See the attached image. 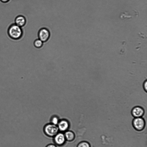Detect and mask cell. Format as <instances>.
<instances>
[{
	"instance_id": "4",
	"label": "cell",
	"mask_w": 147,
	"mask_h": 147,
	"mask_svg": "<svg viewBox=\"0 0 147 147\" xmlns=\"http://www.w3.org/2000/svg\"><path fill=\"white\" fill-rule=\"evenodd\" d=\"M38 38L44 43H45L49 40L50 36V33L47 28H42L38 31Z\"/></svg>"
},
{
	"instance_id": "9",
	"label": "cell",
	"mask_w": 147,
	"mask_h": 147,
	"mask_svg": "<svg viewBox=\"0 0 147 147\" xmlns=\"http://www.w3.org/2000/svg\"><path fill=\"white\" fill-rule=\"evenodd\" d=\"M66 140L71 142L75 139V136L74 133L72 131L67 130L64 134Z\"/></svg>"
},
{
	"instance_id": "2",
	"label": "cell",
	"mask_w": 147,
	"mask_h": 147,
	"mask_svg": "<svg viewBox=\"0 0 147 147\" xmlns=\"http://www.w3.org/2000/svg\"><path fill=\"white\" fill-rule=\"evenodd\" d=\"M8 33L12 38L17 39L22 36L23 32L21 27L15 24L13 25L9 28Z\"/></svg>"
},
{
	"instance_id": "1",
	"label": "cell",
	"mask_w": 147,
	"mask_h": 147,
	"mask_svg": "<svg viewBox=\"0 0 147 147\" xmlns=\"http://www.w3.org/2000/svg\"><path fill=\"white\" fill-rule=\"evenodd\" d=\"M43 131L47 136L53 137L59 132V130L57 125L51 123L47 124L44 126Z\"/></svg>"
},
{
	"instance_id": "5",
	"label": "cell",
	"mask_w": 147,
	"mask_h": 147,
	"mask_svg": "<svg viewBox=\"0 0 147 147\" xmlns=\"http://www.w3.org/2000/svg\"><path fill=\"white\" fill-rule=\"evenodd\" d=\"M53 138L55 144L58 146L64 145L66 141L64 134L62 132H58Z\"/></svg>"
},
{
	"instance_id": "14",
	"label": "cell",
	"mask_w": 147,
	"mask_h": 147,
	"mask_svg": "<svg viewBox=\"0 0 147 147\" xmlns=\"http://www.w3.org/2000/svg\"><path fill=\"white\" fill-rule=\"evenodd\" d=\"M45 147H57L55 144H50L47 145Z\"/></svg>"
},
{
	"instance_id": "12",
	"label": "cell",
	"mask_w": 147,
	"mask_h": 147,
	"mask_svg": "<svg viewBox=\"0 0 147 147\" xmlns=\"http://www.w3.org/2000/svg\"><path fill=\"white\" fill-rule=\"evenodd\" d=\"M59 120L57 117L56 116H53L51 119V123L55 125H57Z\"/></svg>"
},
{
	"instance_id": "15",
	"label": "cell",
	"mask_w": 147,
	"mask_h": 147,
	"mask_svg": "<svg viewBox=\"0 0 147 147\" xmlns=\"http://www.w3.org/2000/svg\"><path fill=\"white\" fill-rule=\"evenodd\" d=\"M3 2H6L7 1H8L9 0H1Z\"/></svg>"
},
{
	"instance_id": "13",
	"label": "cell",
	"mask_w": 147,
	"mask_h": 147,
	"mask_svg": "<svg viewBox=\"0 0 147 147\" xmlns=\"http://www.w3.org/2000/svg\"><path fill=\"white\" fill-rule=\"evenodd\" d=\"M147 81L146 80L145 82H144V83L143 84V88L144 89V90L146 92L147 91Z\"/></svg>"
},
{
	"instance_id": "10",
	"label": "cell",
	"mask_w": 147,
	"mask_h": 147,
	"mask_svg": "<svg viewBox=\"0 0 147 147\" xmlns=\"http://www.w3.org/2000/svg\"><path fill=\"white\" fill-rule=\"evenodd\" d=\"M44 42L39 39L35 40L34 42V47L37 49H40L41 48L43 45Z\"/></svg>"
},
{
	"instance_id": "3",
	"label": "cell",
	"mask_w": 147,
	"mask_h": 147,
	"mask_svg": "<svg viewBox=\"0 0 147 147\" xmlns=\"http://www.w3.org/2000/svg\"><path fill=\"white\" fill-rule=\"evenodd\" d=\"M132 125L134 128L138 131H141L144 128L145 121L142 117L135 118L132 121Z\"/></svg>"
},
{
	"instance_id": "11",
	"label": "cell",
	"mask_w": 147,
	"mask_h": 147,
	"mask_svg": "<svg viewBox=\"0 0 147 147\" xmlns=\"http://www.w3.org/2000/svg\"><path fill=\"white\" fill-rule=\"evenodd\" d=\"M77 147H91L90 144L86 141H82L80 142Z\"/></svg>"
},
{
	"instance_id": "7",
	"label": "cell",
	"mask_w": 147,
	"mask_h": 147,
	"mask_svg": "<svg viewBox=\"0 0 147 147\" xmlns=\"http://www.w3.org/2000/svg\"><path fill=\"white\" fill-rule=\"evenodd\" d=\"M144 113V109L140 106L134 107L131 111V115L134 118L142 117Z\"/></svg>"
},
{
	"instance_id": "6",
	"label": "cell",
	"mask_w": 147,
	"mask_h": 147,
	"mask_svg": "<svg viewBox=\"0 0 147 147\" xmlns=\"http://www.w3.org/2000/svg\"><path fill=\"white\" fill-rule=\"evenodd\" d=\"M57 126L59 131L63 132L67 130L69 127V121L65 119L59 120Z\"/></svg>"
},
{
	"instance_id": "8",
	"label": "cell",
	"mask_w": 147,
	"mask_h": 147,
	"mask_svg": "<svg viewBox=\"0 0 147 147\" xmlns=\"http://www.w3.org/2000/svg\"><path fill=\"white\" fill-rule=\"evenodd\" d=\"M15 22L16 24L21 27L25 26L26 23V20L25 17L20 16L16 18Z\"/></svg>"
}]
</instances>
